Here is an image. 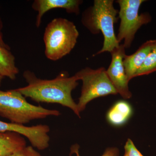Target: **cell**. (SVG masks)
I'll use <instances>...</instances> for the list:
<instances>
[{
  "mask_svg": "<svg viewBox=\"0 0 156 156\" xmlns=\"http://www.w3.org/2000/svg\"><path fill=\"white\" fill-rule=\"evenodd\" d=\"M26 146L25 139L14 132H0V156H8Z\"/></svg>",
  "mask_w": 156,
  "mask_h": 156,
  "instance_id": "obj_12",
  "label": "cell"
},
{
  "mask_svg": "<svg viewBox=\"0 0 156 156\" xmlns=\"http://www.w3.org/2000/svg\"><path fill=\"white\" fill-rule=\"evenodd\" d=\"M156 72V40L151 50L146 57L141 67L135 74V77L147 75Z\"/></svg>",
  "mask_w": 156,
  "mask_h": 156,
  "instance_id": "obj_14",
  "label": "cell"
},
{
  "mask_svg": "<svg viewBox=\"0 0 156 156\" xmlns=\"http://www.w3.org/2000/svg\"><path fill=\"white\" fill-rule=\"evenodd\" d=\"M83 2L80 0H35L32 7L38 13L36 20L37 27H40L42 17L48 11L61 9H65L67 13L78 14L80 12V6Z\"/></svg>",
  "mask_w": 156,
  "mask_h": 156,
  "instance_id": "obj_9",
  "label": "cell"
},
{
  "mask_svg": "<svg viewBox=\"0 0 156 156\" xmlns=\"http://www.w3.org/2000/svg\"><path fill=\"white\" fill-rule=\"evenodd\" d=\"M60 112L33 105L17 89L7 91L0 90V116L11 122L24 125L34 120L45 119L50 116H58Z\"/></svg>",
  "mask_w": 156,
  "mask_h": 156,
  "instance_id": "obj_3",
  "label": "cell"
},
{
  "mask_svg": "<svg viewBox=\"0 0 156 156\" xmlns=\"http://www.w3.org/2000/svg\"><path fill=\"white\" fill-rule=\"evenodd\" d=\"M113 0H95L93 5L83 14V25L93 34L100 32L104 37L103 47L95 55L105 52L111 53L119 46L115 34L114 25L118 21L119 11L113 5Z\"/></svg>",
  "mask_w": 156,
  "mask_h": 156,
  "instance_id": "obj_2",
  "label": "cell"
},
{
  "mask_svg": "<svg viewBox=\"0 0 156 156\" xmlns=\"http://www.w3.org/2000/svg\"><path fill=\"white\" fill-rule=\"evenodd\" d=\"M8 156H42L32 146H26Z\"/></svg>",
  "mask_w": 156,
  "mask_h": 156,
  "instance_id": "obj_16",
  "label": "cell"
},
{
  "mask_svg": "<svg viewBox=\"0 0 156 156\" xmlns=\"http://www.w3.org/2000/svg\"><path fill=\"white\" fill-rule=\"evenodd\" d=\"M154 42L155 40L148 41L143 44L135 53L125 56L123 64L128 80L135 77L136 73L151 50Z\"/></svg>",
  "mask_w": 156,
  "mask_h": 156,
  "instance_id": "obj_10",
  "label": "cell"
},
{
  "mask_svg": "<svg viewBox=\"0 0 156 156\" xmlns=\"http://www.w3.org/2000/svg\"><path fill=\"white\" fill-rule=\"evenodd\" d=\"M144 0H118L116 2L120 7L119 18L120 23L117 41L123 44L125 48H130L136 32L144 24L151 22V17L148 13L139 14L140 8Z\"/></svg>",
  "mask_w": 156,
  "mask_h": 156,
  "instance_id": "obj_6",
  "label": "cell"
},
{
  "mask_svg": "<svg viewBox=\"0 0 156 156\" xmlns=\"http://www.w3.org/2000/svg\"><path fill=\"white\" fill-rule=\"evenodd\" d=\"M124 148L125 152L124 156H144L136 148L133 141L129 138L126 141Z\"/></svg>",
  "mask_w": 156,
  "mask_h": 156,
  "instance_id": "obj_15",
  "label": "cell"
},
{
  "mask_svg": "<svg viewBox=\"0 0 156 156\" xmlns=\"http://www.w3.org/2000/svg\"><path fill=\"white\" fill-rule=\"evenodd\" d=\"M79 146L75 145L71 147V152L76 154V156L80 155L79 152ZM119 149L116 147L108 148L101 156H119Z\"/></svg>",
  "mask_w": 156,
  "mask_h": 156,
  "instance_id": "obj_17",
  "label": "cell"
},
{
  "mask_svg": "<svg viewBox=\"0 0 156 156\" xmlns=\"http://www.w3.org/2000/svg\"><path fill=\"white\" fill-rule=\"evenodd\" d=\"M78 81L83 82L80 97L77 104L80 113L86 108L91 101L109 95H116V90L111 82L104 67L96 69L84 68L76 73Z\"/></svg>",
  "mask_w": 156,
  "mask_h": 156,
  "instance_id": "obj_5",
  "label": "cell"
},
{
  "mask_svg": "<svg viewBox=\"0 0 156 156\" xmlns=\"http://www.w3.org/2000/svg\"><path fill=\"white\" fill-rule=\"evenodd\" d=\"M50 128L46 125L26 126L21 124L6 122L0 121V132H14L25 136L32 147L39 150H44L49 146Z\"/></svg>",
  "mask_w": 156,
  "mask_h": 156,
  "instance_id": "obj_7",
  "label": "cell"
},
{
  "mask_svg": "<svg viewBox=\"0 0 156 156\" xmlns=\"http://www.w3.org/2000/svg\"><path fill=\"white\" fill-rule=\"evenodd\" d=\"M132 114L133 109L130 103L125 100L119 101L108 112L107 120L112 126L120 127L127 122Z\"/></svg>",
  "mask_w": 156,
  "mask_h": 156,
  "instance_id": "obj_11",
  "label": "cell"
},
{
  "mask_svg": "<svg viewBox=\"0 0 156 156\" xmlns=\"http://www.w3.org/2000/svg\"><path fill=\"white\" fill-rule=\"evenodd\" d=\"M112 60L106 73L117 93L124 99H128L132 97L129 90L128 77L126 75L123 59L126 56V48L120 44L111 53Z\"/></svg>",
  "mask_w": 156,
  "mask_h": 156,
  "instance_id": "obj_8",
  "label": "cell"
},
{
  "mask_svg": "<svg viewBox=\"0 0 156 156\" xmlns=\"http://www.w3.org/2000/svg\"><path fill=\"white\" fill-rule=\"evenodd\" d=\"M4 78V77L0 73V87H1V85H2V81L3 79Z\"/></svg>",
  "mask_w": 156,
  "mask_h": 156,
  "instance_id": "obj_19",
  "label": "cell"
},
{
  "mask_svg": "<svg viewBox=\"0 0 156 156\" xmlns=\"http://www.w3.org/2000/svg\"><path fill=\"white\" fill-rule=\"evenodd\" d=\"M19 70L16 66L15 58L10 50L0 47V73L4 77L16 79Z\"/></svg>",
  "mask_w": 156,
  "mask_h": 156,
  "instance_id": "obj_13",
  "label": "cell"
},
{
  "mask_svg": "<svg viewBox=\"0 0 156 156\" xmlns=\"http://www.w3.org/2000/svg\"><path fill=\"white\" fill-rule=\"evenodd\" d=\"M79 36L73 23L65 18H54L48 23L44 33L46 57L57 61L69 54L75 47Z\"/></svg>",
  "mask_w": 156,
  "mask_h": 156,
  "instance_id": "obj_4",
  "label": "cell"
},
{
  "mask_svg": "<svg viewBox=\"0 0 156 156\" xmlns=\"http://www.w3.org/2000/svg\"><path fill=\"white\" fill-rule=\"evenodd\" d=\"M3 27L2 21L1 17H0V47H2V48H6V49L10 50L11 48L4 41L2 32Z\"/></svg>",
  "mask_w": 156,
  "mask_h": 156,
  "instance_id": "obj_18",
  "label": "cell"
},
{
  "mask_svg": "<svg viewBox=\"0 0 156 156\" xmlns=\"http://www.w3.org/2000/svg\"><path fill=\"white\" fill-rule=\"evenodd\" d=\"M23 77L27 85L16 89L24 97L29 98L38 103L61 105L71 109L80 118L77 104L72 96V92L78 85L75 76H69L66 72H62L52 80H43L27 70L23 72Z\"/></svg>",
  "mask_w": 156,
  "mask_h": 156,
  "instance_id": "obj_1",
  "label": "cell"
}]
</instances>
